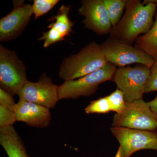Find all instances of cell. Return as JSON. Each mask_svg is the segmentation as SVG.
<instances>
[{"label":"cell","mask_w":157,"mask_h":157,"mask_svg":"<svg viewBox=\"0 0 157 157\" xmlns=\"http://www.w3.org/2000/svg\"><path fill=\"white\" fill-rule=\"evenodd\" d=\"M157 0H128L124 14L109 32L110 38L132 45L141 34L146 33L153 25Z\"/></svg>","instance_id":"6da1fadb"},{"label":"cell","mask_w":157,"mask_h":157,"mask_svg":"<svg viewBox=\"0 0 157 157\" xmlns=\"http://www.w3.org/2000/svg\"><path fill=\"white\" fill-rule=\"evenodd\" d=\"M107 63L101 45L91 42L78 53L65 58L59 69V77L65 81L86 76L103 67Z\"/></svg>","instance_id":"7a4b0ae2"},{"label":"cell","mask_w":157,"mask_h":157,"mask_svg":"<svg viewBox=\"0 0 157 157\" xmlns=\"http://www.w3.org/2000/svg\"><path fill=\"white\" fill-rule=\"evenodd\" d=\"M117 69L116 66L107 62L103 67L86 76L65 81L58 86L59 100L75 99L92 95L101 83L113 80Z\"/></svg>","instance_id":"3957f363"},{"label":"cell","mask_w":157,"mask_h":157,"mask_svg":"<svg viewBox=\"0 0 157 157\" xmlns=\"http://www.w3.org/2000/svg\"><path fill=\"white\" fill-rule=\"evenodd\" d=\"M27 68L15 52L0 45V87L12 96L18 94L27 81Z\"/></svg>","instance_id":"277c9868"},{"label":"cell","mask_w":157,"mask_h":157,"mask_svg":"<svg viewBox=\"0 0 157 157\" xmlns=\"http://www.w3.org/2000/svg\"><path fill=\"white\" fill-rule=\"evenodd\" d=\"M113 127L156 131L157 117L143 99L126 102L123 111L116 113L113 119Z\"/></svg>","instance_id":"5b68a950"},{"label":"cell","mask_w":157,"mask_h":157,"mask_svg":"<svg viewBox=\"0 0 157 157\" xmlns=\"http://www.w3.org/2000/svg\"><path fill=\"white\" fill-rule=\"evenodd\" d=\"M151 68L144 65L117 69L112 81L123 93L126 102L140 100L145 94L150 77Z\"/></svg>","instance_id":"8992f818"},{"label":"cell","mask_w":157,"mask_h":157,"mask_svg":"<svg viewBox=\"0 0 157 157\" xmlns=\"http://www.w3.org/2000/svg\"><path fill=\"white\" fill-rule=\"evenodd\" d=\"M107 62L119 67L133 63L151 68L155 59L135 46L113 38H108L101 45Z\"/></svg>","instance_id":"52a82bcc"},{"label":"cell","mask_w":157,"mask_h":157,"mask_svg":"<svg viewBox=\"0 0 157 157\" xmlns=\"http://www.w3.org/2000/svg\"><path fill=\"white\" fill-rule=\"evenodd\" d=\"M110 131L120 144L121 157H131L141 150L157 151V131L113 127Z\"/></svg>","instance_id":"ba28073f"},{"label":"cell","mask_w":157,"mask_h":157,"mask_svg":"<svg viewBox=\"0 0 157 157\" xmlns=\"http://www.w3.org/2000/svg\"><path fill=\"white\" fill-rule=\"evenodd\" d=\"M17 95L24 100L53 108L59 101L58 86L52 82L51 78L43 73L38 81L27 80Z\"/></svg>","instance_id":"9c48e42d"},{"label":"cell","mask_w":157,"mask_h":157,"mask_svg":"<svg viewBox=\"0 0 157 157\" xmlns=\"http://www.w3.org/2000/svg\"><path fill=\"white\" fill-rule=\"evenodd\" d=\"M24 1H14V8L0 20V41L6 42L19 36L30 21L32 6Z\"/></svg>","instance_id":"30bf717a"},{"label":"cell","mask_w":157,"mask_h":157,"mask_svg":"<svg viewBox=\"0 0 157 157\" xmlns=\"http://www.w3.org/2000/svg\"><path fill=\"white\" fill-rule=\"evenodd\" d=\"M84 17L82 23L86 28L100 35L109 33L113 27L103 0H83L78 9Z\"/></svg>","instance_id":"8fae6325"},{"label":"cell","mask_w":157,"mask_h":157,"mask_svg":"<svg viewBox=\"0 0 157 157\" xmlns=\"http://www.w3.org/2000/svg\"><path fill=\"white\" fill-rule=\"evenodd\" d=\"M70 9V5H63L59 9L57 14L51 17L50 21L52 22L48 25L49 30L43 32L42 36L39 39V41L44 42V48H48L56 42L63 41L73 32L74 22L69 17Z\"/></svg>","instance_id":"7c38bea8"},{"label":"cell","mask_w":157,"mask_h":157,"mask_svg":"<svg viewBox=\"0 0 157 157\" xmlns=\"http://www.w3.org/2000/svg\"><path fill=\"white\" fill-rule=\"evenodd\" d=\"M17 121L23 122L29 126L45 128L50 125L49 108L39 104L19 100L13 107Z\"/></svg>","instance_id":"4fadbf2b"},{"label":"cell","mask_w":157,"mask_h":157,"mask_svg":"<svg viewBox=\"0 0 157 157\" xmlns=\"http://www.w3.org/2000/svg\"><path fill=\"white\" fill-rule=\"evenodd\" d=\"M0 144L8 157H29L21 138L13 126L0 129Z\"/></svg>","instance_id":"5bb4252c"},{"label":"cell","mask_w":157,"mask_h":157,"mask_svg":"<svg viewBox=\"0 0 157 157\" xmlns=\"http://www.w3.org/2000/svg\"><path fill=\"white\" fill-rule=\"evenodd\" d=\"M135 42V47L153 58H157V12L151 28L146 33L138 37Z\"/></svg>","instance_id":"9a60e30c"},{"label":"cell","mask_w":157,"mask_h":157,"mask_svg":"<svg viewBox=\"0 0 157 157\" xmlns=\"http://www.w3.org/2000/svg\"><path fill=\"white\" fill-rule=\"evenodd\" d=\"M128 0H103L113 27L117 25L122 17Z\"/></svg>","instance_id":"2e32d148"},{"label":"cell","mask_w":157,"mask_h":157,"mask_svg":"<svg viewBox=\"0 0 157 157\" xmlns=\"http://www.w3.org/2000/svg\"><path fill=\"white\" fill-rule=\"evenodd\" d=\"M84 110L87 114H106L111 111L107 96L91 101L85 108Z\"/></svg>","instance_id":"e0dca14e"},{"label":"cell","mask_w":157,"mask_h":157,"mask_svg":"<svg viewBox=\"0 0 157 157\" xmlns=\"http://www.w3.org/2000/svg\"><path fill=\"white\" fill-rule=\"evenodd\" d=\"M59 2V0H34L32 5L34 19L47 14Z\"/></svg>","instance_id":"ac0fdd59"},{"label":"cell","mask_w":157,"mask_h":157,"mask_svg":"<svg viewBox=\"0 0 157 157\" xmlns=\"http://www.w3.org/2000/svg\"><path fill=\"white\" fill-rule=\"evenodd\" d=\"M111 111L119 113L121 112L125 106L126 101L123 93L117 89L111 94L107 96Z\"/></svg>","instance_id":"d6986e66"},{"label":"cell","mask_w":157,"mask_h":157,"mask_svg":"<svg viewBox=\"0 0 157 157\" xmlns=\"http://www.w3.org/2000/svg\"><path fill=\"white\" fill-rule=\"evenodd\" d=\"M17 121L13 109L0 105V129L13 126Z\"/></svg>","instance_id":"ffe728a7"},{"label":"cell","mask_w":157,"mask_h":157,"mask_svg":"<svg viewBox=\"0 0 157 157\" xmlns=\"http://www.w3.org/2000/svg\"><path fill=\"white\" fill-rule=\"evenodd\" d=\"M151 70L150 77L145 89V94L157 91V58L155 59Z\"/></svg>","instance_id":"44dd1931"},{"label":"cell","mask_w":157,"mask_h":157,"mask_svg":"<svg viewBox=\"0 0 157 157\" xmlns=\"http://www.w3.org/2000/svg\"><path fill=\"white\" fill-rule=\"evenodd\" d=\"M16 104L12 95L0 88V105L13 109Z\"/></svg>","instance_id":"7402d4cb"},{"label":"cell","mask_w":157,"mask_h":157,"mask_svg":"<svg viewBox=\"0 0 157 157\" xmlns=\"http://www.w3.org/2000/svg\"><path fill=\"white\" fill-rule=\"evenodd\" d=\"M149 106L157 117V96L153 100L148 102Z\"/></svg>","instance_id":"603a6c76"},{"label":"cell","mask_w":157,"mask_h":157,"mask_svg":"<svg viewBox=\"0 0 157 157\" xmlns=\"http://www.w3.org/2000/svg\"><path fill=\"white\" fill-rule=\"evenodd\" d=\"M114 157H121V149L119 147L118 149L116 154Z\"/></svg>","instance_id":"cb8c5ba5"}]
</instances>
